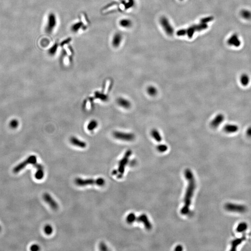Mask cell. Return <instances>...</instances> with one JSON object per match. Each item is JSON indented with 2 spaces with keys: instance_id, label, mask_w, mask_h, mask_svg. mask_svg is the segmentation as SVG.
Segmentation results:
<instances>
[{
  "instance_id": "16",
  "label": "cell",
  "mask_w": 251,
  "mask_h": 251,
  "mask_svg": "<svg viewBox=\"0 0 251 251\" xmlns=\"http://www.w3.org/2000/svg\"><path fill=\"white\" fill-rule=\"evenodd\" d=\"M70 141L72 145L76 146V147L82 148V149H84L86 147V144L85 142L80 140L79 139L76 138V137H71L70 138Z\"/></svg>"
},
{
  "instance_id": "8",
  "label": "cell",
  "mask_w": 251,
  "mask_h": 251,
  "mask_svg": "<svg viewBox=\"0 0 251 251\" xmlns=\"http://www.w3.org/2000/svg\"><path fill=\"white\" fill-rule=\"evenodd\" d=\"M160 24L167 34L169 36L173 35L174 33V28L173 27L167 17L165 16L161 17L160 19Z\"/></svg>"
},
{
  "instance_id": "23",
  "label": "cell",
  "mask_w": 251,
  "mask_h": 251,
  "mask_svg": "<svg viewBox=\"0 0 251 251\" xmlns=\"http://www.w3.org/2000/svg\"><path fill=\"white\" fill-rule=\"evenodd\" d=\"M82 26H83V24L81 22H78V23H76L72 25V26L71 27V31L74 33H77L82 27Z\"/></svg>"
},
{
  "instance_id": "7",
  "label": "cell",
  "mask_w": 251,
  "mask_h": 251,
  "mask_svg": "<svg viewBox=\"0 0 251 251\" xmlns=\"http://www.w3.org/2000/svg\"><path fill=\"white\" fill-rule=\"evenodd\" d=\"M113 136L116 139L125 141H133L135 139V135L133 133L120 131L114 132Z\"/></svg>"
},
{
  "instance_id": "44",
  "label": "cell",
  "mask_w": 251,
  "mask_h": 251,
  "mask_svg": "<svg viewBox=\"0 0 251 251\" xmlns=\"http://www.w3.org/2000/svg\"><path fill=\"white\" fill-rule=\"evenodd\" d=\"M1 226H0V231H1Z\"/></svg>"
},
{
  "instance_id": "3",
  "label": "cell",
  "mask_w": 251,
  "mask_h": 251,
  "mask_svg": "<svg viewBox=\"0 0 251 251\" xmlns=\"http://www.w3.org/2000/svg\"><path fill=\"white\" fill-rule=\"evenodd\" d=\"M132 154V152L131 150H127L125 154L123 157L119 162L118 170H117L118 172V175H117L118 178H122L123 176L126 165L128 163L129 159L131 156Z\"/></svg>"
},
{
  "instance_id": "37",
  "label": "cell",
  "mask_w": 251,
  "mask_h": 251,
  "mask_svg": "<svg viewBox=\"0 0 251 251\" xmlns=\"http://www.w3.org/2000/svg\"><path fill=\"white\" fill-rule=\"evenodd\" d=\"M99 249L101 251H107L108 250L107 245L104 242H101L99 245Z\"/></svg>"
},
{
  "instance_id": "22",
  "label": "cell",
  "mask_w": 251,
  "mask_h": 251,
  "mask_svg": "<svg viewBox=\"0 0 251 251\" xmlns=\"http://www.w3.org/2000/svg\"><path fill=\"white\" fill-rule=\"evenodd\" d=\"M240 15L243 19L247 20L251 19V11L248 9H243L240 12Z\"/></svg>"
},
{
  "instance_id": "18",
  "label": "cell",
  "mask_w": 251,
  "mask_h": 251,
  "mask_svg": "<svg viewBox=\"0 0 251 251\" xmlns=\"http://www.w3.org/2000/svg\"><path fill=\"white\" fill-rule=\"evenodd\" d=\"M239 81L241 85L244 86H247L249 84L250 82V78L248 74H243L240 76Z\"/></svg>"
},
{
  "instance_id": "21",
  "label": "cell",
  "mask_w": 251,
  "mask_h": 251,
  "mask_svg": "<svg viewBox=\"0 0 251 251\" xmlns=\"http://www.w3.org/2000/svg\"><path fill=\"white\" fill-rule=\"evenodd\" d=\"M151 135L156 141L159 142L162 140V136L159 132L156 129H153L151 131Z\"/></svg>"
},
{
  "instance_id": "35",
  "label": "cell",
  "mask_w": 251,
  "mask_h": 251,
  "mask_svg": "<svg viewBox=\"0 0 251 251\" xmlns=\"http://www.w3.org/2000/svg\"><path fill=\"white\" fill-rule=\"evenodd\" d=\"M134 5V0H128V3H126L125 4V7L126 9L131 8Z\"/></svg>"
},
{
  "instance_id": "29",
  "label": "cell",
  "mask_w": 251,
  "mask_h": 251,
  "mask_svg": "<svg viewBox=\"0 0 251 251\" xmlns=\"http://www.w3.org/2000/svg\"><path fill=\"white\" fill-rule=\"evenodd\" d=\"M136 216L133 213H130L127 216L126 218V222L128 224H132L135 222Z\"/></svg>"
},
{
  "instance_id": "10",
  "label": "cell",
  "mask_w": 251,
  "mask_h": 251,
  "mask_svg": "<svg viewBox=\"0 0 251 251\" xmlns=\"http://www.w3.org/2000/svg\"><path fill=\"white\" fill-rule=\"evenodd\" d=\"M135 222H137L143 223V225H144V227L146 228V229L148 230H150L152 228L151 224L149 220L148 217H147L146 214H143L140 215L139 217H136Z\"/></svg>"
},
{
  "instance_id": "9",
  "label": "cell",
  "mask_w": 251,
  "mask_h": 251,
  "mask_svg": "<svg viewBox=\"0 0 251 251\" xmlns=\"http://www.w3.org/2000/svg\"><path fill=\"white\" fill-rule=\"evenodd\" d=\"M43 200L48 204L49 205L51 208L54 210H57L58 208V205L55 200L48 193H45L43 195Z\"/></svg>"
},
{
  "instance_id": "43",
  "label": "cell",
  "mask_w": 251,
  "mask_h": 251,
  "mask_svg": "<svg viewBox=\"0 0 251 251\" xmlns=\"http://www.w3.org/2000/svg\"><path fill=\"white\" fill-rule=\"evenodd\" d=\"M118 170H113L112 172V175H118Z\"/></svg>"
},
{
  "instance_id": "26",
  "label": "cell",
  "mask_w": 251,
  "mask_h": 251,
  "mask_svg": "<svg viewBox=\"0 0 251 251\" xmlns=\"http://www.w3.org/2000/svg\"><path fill=\"white\" fill-rule=\"evenodd\" d=\"M147 92L149 96H151V97H155L157 94L158 90L155 86H150L148 87V89H147Z\"/></svg>"
},
{
  "instance_id": "5",
  "label": "cell",
  "mask_w": 251,
  "mask_h": 251,
  "mask_svg": "<svg viewBox=\"0 0 251 251\" xmlns=\"http://www.w3.org/2000/svg\"><path fill=\"white\" fill-rule=\"evenodd\" d=\"M36 162H37V158L35 156L31 155L29 156L24 161L21 162V163L17 165L16 167H14L13 169V172L15 174H17L23 170L29 164L34 165Z\"/></svg>"
},
{
  "instance_id": "17",
  "label": "cell",
  "mask_w": 251,
  "mask_h": 251,
  "mask_svg": "<svg viewBox=\"0 0 251 251\" xmlns=\"http://www.w3.org/2000/svg\"><path fill=\"white\" fill-rule=\"evenodd\" d=\"M246 237L245 235L240 238L234 239L231 242V251H235L237 249L238 246L241 244L246 239Z\"/></svg>"
},
{
  "instance_id": "25",
  "label": "cell",
  "mask_w": 251,
  "mask_h": 251,
  "mask_svg": "<svg viewBox=\"0 0 251 251\" xmlns=\"http://www.w3.org/2000/svg\"><path fill=\"white\" fill-rule=\"evenodd\" d=\"M58 46V44L57 43H55V44H54V45L48 50V54H49V55L50 56L55 55V54L56 53L57 51Z\"/></svg>"
},
{
  "instance_id": "28",
  "label": "cell",
  "mask_w": 251,
  "mask_h": 251,
  "mask_svg": "<svg viewBox=\"0 0 251 251\" xmlns=\"http://www.w3.org/2000/svg\"><path fill=\"white\" fill-rule=\"evenodd\" d=\"M196 31L200 32L208 28L207 24L200 23L199 24L194 25Z\"/></svg>"
},
{
  "instance_id": "38",
  "label": "cell",
  "mask_w": 251,
  "mask_h": 251,
  "mask_svg": "<svg viewBox=\"0 0 251 251\" xmlns=\"http://www.w3.org/2000/svg\"><path fill=\"white\" fill-rule=\"evenodd\" d=\"M10 127L12 128H15L18 126V122L16 120H13L10 123Z\"/></svg>"
},
{
  "instance_id": "4",
  "label": "cell",
  "mask_w": 251,
  "mask_h": 251,
  "mask_svg": "<svg viewBox=\"0 0 251 251\" xmlns=\"http://www.w3.org/2000/svg\"><path fill=\"white\" fill-rule=\"evenodd\" d=\"M57 20L55 14L54 13L49 14L47 19V25L45 27V31L48 34L52 33L56 26Z\"/></svg>"
},
{
  "instance_id": "24",
  "label": "cell",
  "mask_w": 251,
  "mask_h": 251,
  "mask_svg": "<svg viewBox=\"0 0 251 251\" xmlns=\"http://www.w3.org/2000/svg\"><path fill=\"white\" fill-rule=\"evenodd\" d=\"M248 227V224L247 223L241 222L238 225L236 231L238 233H243L247 230Z\"/></svg>"
},
{
  "instance_id": "15",
  "label": "cell",
  "mask_w": 251,
  "mask_h": 251,
  "mask_svg": "<svg viewBox=\"0 0 251 251\" xmlns=\"http://www.w3.org/2000/svg\"><path fill=\"white\" fill-rule=\"evenodd\" d=\"M224 131L227 133H234L237 132L239 130V127L234 124H227L224 126Z\"/></svg>"
},
{
  "instance_id": "14",
  "label": "cell",
  "mask_w": 251,
  "mask_h": 251,
  "mask_svg": "<svg viewBox=\"0 0 251 251\" xmlns=\"http://www.w3.org/2000/svg\"><path fill=\"white\" fill-rule=\"evenodd\" d=\"M122 41H123V35L121 33H117L114 34L112 37V45L114 48H118L121 45Z\"/></svg>"
},
{
  "instance_id": "33",
  "label": "cell",
  "mask_w": 251,
  "mask_h": 251,
  "mask_svg": "<svg viewBox=\"0 0 251 251\" xmlns=\"http://www.w3.org/2000/svg\"><path fill=\"white\" fill-rule=\"evenodd\" d=\"M96 97L97 98H99L100 100H102L103 101H106L107 100V97L105 95L102 94V93H99V92H96Z\"/></svg>"
},
{
  "instance_id": "20",
  "label": "cell",
  "mask_w": 251,
  "mask_h": 251,
  "mask_svg": "<svg viewBox=\"0 0 251 251\" xmlns=\"http://www.w3.org/2000/svg\"><path fill=\"white\" fill-rule=\"evenodd\" d=\"M119 25L121 27L128 29L131 27L133 24L132 21L128 19H123L120 20L119 23Z\"/></svg>"
},
{
  "instance_id": "13",
  "label": "cell",
  "mask_w": 251,
  "mask_h": 251,
  "mask_svg": "<svg viewBox=\"0 0 251 251\" xmlns=\"http://www.w3.org/2000/svg\"><path fill=\"white\" fill-rule=\"evenodd\" d=\"M34 166L36 168V172L35 174V177L38 180H41L44 177V168L43 166L39 163H35Z\"/></svg>"
},
{
  "instance_id": "36",
  "label": "cell",
  "mask_w": 251,
  "mask_h": 251,
  "mask_svg": "<svg viewBox=\"0 0 251 251\" xmlns=\"http://www.w3.org/2000/svg\"><path fill=\"white\" fill-rule=\"evenodd\" d=\"M177 35L179 36H183L186 35V29H180L177 32Z\"/></svg>"
},
{
  "instance_id": "11",
  "label": "cell",
  "mask_w": 251,
  "mask_h": 251,
  "mask_svg": "<svg viewBox=\"0 0 251 251\" xmlns=\"http://www.w3.org/2000/svg\"><path fill=\"white\" fill-rule=\"evenodd\" d=\"M227 43L229 46L236 48L239 47L241 44L240 38L237 34H233L231 35L230 37L228 39Z\"/></svg>"
},
{
  "instance_id": "12",
  "label": "cell",
  "mask_w": 251,
  "mask_h": 251,
  "mask_svg": "<svg viewBox=\"0 0 251 251\" xmlns=\"http://www.w3.org/2000/svg\"><path fill=\"white\" fill-rule=\"evenodd\" d=\"M224 120H225V116L224 114L219 113L215 116L214 119L211 121L210 125L212 128H216L221 125V124L224 122Z\"/></svg>"
},
{
  "instance_id": "45",
  "label": "cell",
  "mask_w": 251,
  "mask_h": 251,
  "mask_svg": "<svg viewBox=\"0 0 251 251\" xmlns=\"http://www.w3.org/2000/svg\"><path fill=\"white\" fill-rule=\"evenodd\" d=\"M180 1H183V0H180Z\"/></svg>"
},
{
  "instance_id": "30",
  "label": "cell",
  "mask_w": 251,
  "mask_h": 251,
  "mask_svg": "<svg viewBox=\"0 0 251 251\" xmlns=\"http://www.w3.org/2000/svg\"><path fill=\"white\" fill-rule=\"evenodd\" d=\"M98 126V123L97 121L95 120H92L91 121L87 126V129L89 131H92L95 129Z\"/></svg>"
},
{
  "instance_id": "32",
  "label": "cell",
  "mask_w": 251,
  "mask_h": 251,
  "mask_svg": "<svg viewBox=\"0 0 251 251\" xmlns=\"http://www.w3.org/2000/svg\"><path fill=\"white\" fill-rule=\"evenodd\" d=\"M157 149L160 153H164L167 151L168 147L165 144H159L157 147Z\"/></svg>"
},
{
  "instance_id": "1",
  "label": "cell",
  "mask_w": 251,
  "mask_h": 251,
  "mask_svg": "<svg viewBox=\"0 0 251 251\" xmlns=\"http://www.w3.org/2000/svg\"><path fill=\"white\" fill-rule=\"evenodd\" d=\"M185 176L188 181V186L184 198V206L180 210L182 215H187L189 213L192 199L196 188V183L193 173L191 170L187 169L185 171Z\"/></svg>"
},
{
  "instance_id": "39",
  "label": "cell",
  "mask_w": 251,
  "mask_h": 251,
  "mask_svg": "<svg viewBox=\"0 0 251 251\" xmlns=\"http://www.w3.org/2000/svg\"><path fill=\"white\" fill-rule=\"evenodd\" d=\"M30 250L31 251H36L40 250V247L37 245H33L31 247Z\"/></svg>"
},
{
  "instance_id": "40",
  "label": "cell",
  "mask_w": 251,
  "mask_h": 251,
  "mask_svg": "<svg viewBox=\"0 0 251 251\" xmlns=\"http://www.w3.org/2000/svg\"><path fill=\"white\" fill-rule=\"evenodd\" d=\"M71 38H68V39H66V40H65L64 41H62V42H61V44H60V46H64V45H65V44H68V43H69V42H71Z\"/></svg>"
},
{
  "instance_id": "6",
  "label": "cell",
  "mask_w": 251,
  "mask_h": 251,
  "mask_svg": "<svg viewBox=\"0 0 251 251\" xmlns=\"http://www.w3.org/2000/svg\"><path fill=\"white\" fill-rule=\"evenodd\" d=\"M225 209L231 212L244 213L247 211V207L243 205L233 203H227L225 206Z\"/></svg>"
},
{
  "instance_id": "34",
  "label": "cell",
  "mask_w": 251,
  "mask_h": 251,
  "mask_svg": "<svg viewBox=\"0 0 251 251\" xmlns=\"http://www.w3.org/2000/svg\"><path fill=\"white\" fill-rule=\"evenodd\" d=\"M213 20V17L212 16H209V17H204L201 20V23H203V24H207V23L212 21Z\"/></svg>"
},
{
  "instance_id": "19",
  "label": "cell",
  "mask_w": 251,
  "mask_h": 251,
  "mask_svg": "<svg viewBox=\"0 0 251 251\" xmlns=\"http://www.w3.org/2000/svg\"><path fill=\"white\" fill-rule=\"evenodd\" d=\"M117 102L119 105H120L122 107H123V108H126V109L130 108L131 105L130 102L128 100L124 99V98H118Z\"/></svg>"
},
{
  "instance_id": "42",
  "label": "cell",
  "mask_w": 251,
  "mask_h": 251,
  "mask_svg": "<svg viewBox=\"0 0 251 251\" xmlns=\"http://www.w3.org/2000/svg\"><path fill=\"white\" fill-rule=\"evenodd\" d=\"M175 251H182L183 250V248L181 246H180V245H178V246H177L176 247V248H175Z\"/></svg>"
},
{
  "instance_id": "27",
  "label": "cell",
  "mask_w": 251,
  "mask_h": 251,
  "mask_svg": "<svg viewBox=\"0 0 251 251\" xmlns=\"http://www.w3.org/2000/svg\"><path fill=\"white\" fill-rule=\"evenodd\" d=\"M196 29L195 27V26L192 25L191 27L186 29V35L189 38H192L195 34Z\"/></svg>"
},
{
  "instance_id": "31",
  "label": "cell",
  "mask_w": 251,
  "mask_h": 251,
  "mask_svg": "<svg viewBox=\"0 0 251 251\" xmlns=\"http://www.w3.org/2000/svg\"><path fill=\"white\" fill-rule=\"evenodd\" d=\"M44 232L45 234L48 235H51L53 232L52 227L50 225H47L44 227Z\"/></svg>"
},
{
  "instance_id": "41",
  "label": "cell",
  "mask_w": 251,
  "mask_h": 251,
  "mask_svg": "<svg viewBox=\"0 0 251 251\" xmlns=\"http://www.w3.org/2000/svg\"><path fill=\"white\" fill-rule=\"evenodd\" d=\"M247 135L248 137H251V127L248 128L247 130Z\"/></svg>"
},
{
  "instance_id": "2",
  "label": "cell",
  "mask_w": 251,
  "mask_h": 251,
  "mask_svg": "<svg viewBox=\"0 0 251 251\" xmlns=\"http://www.w3.org/2000/svg\"><path fill=\"white\" fill-rule=\"evenodd\" d=\"M75 182L79 186H85L89 185H97L98 186H103L105 184V180L102 178H99L97 179H84L77 178L75 179Z\"/></svg>"
}]
</instances>
